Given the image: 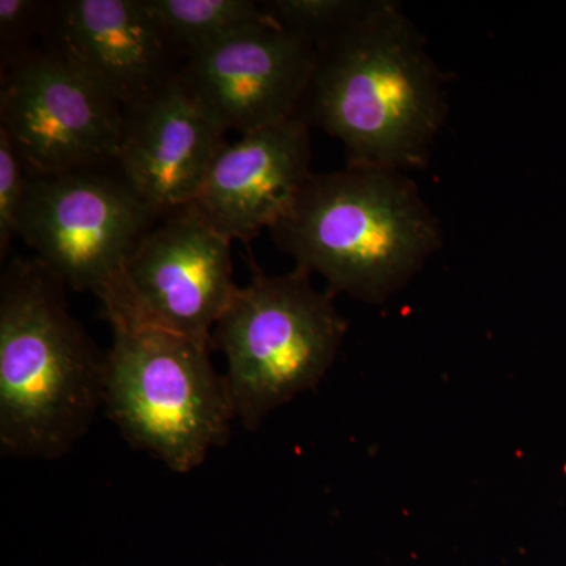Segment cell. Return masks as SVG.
<instances>
[{"label":"cell","mask_w":566,"mask_h":566,"mask_svg":"<svg viewBox=\"0 0 566 566\" xmlns=\"http://www.w3.org/2000/svg\"><path fill=\"white\" fill-rule=\"evenodd\" d=\"M41 40L125 109L169 84L181 65L145 0L50 2Z\"/></svg>","instance_id":"obj_10"},{"label":"cell","mask_w":566,"mask_h":566,"mask_svg":"<svg viewBox=\"0 0 566 566\" xmlns=\"http://www.w3.org/2000/svg\"><path fill=\"white\" fill-rule=\"evenodd\" d=\"M25 178L28 174L9 134L0 128V256L3 262L9 259L11 241L17 237L18 211Z\"/></svg>","instance_id":"obj_16"},{"label":"cell","mask_w":566,"mask_h":566,"mask_svg":"<svg viewBox=\"0 0 566 566\" xmlns=\"http://www.w3.org/2000/svg\"><path fill=\"white\" fill-rule=\"evenodd\" d=\"M177 77L125 109L117 169L159 218L189 207L229 142Z\"/></svg>","instance_id":"obj_12"},{"label":"cell","mask_w":566,"mask_h":566,"mask_svg":"<svg viewBox=\"0 0 566 566\" xmlns=\"http://www.w3.org/2000/svg\"><path fill=\"white\" fill-rule=\"evenodd\" d=\"M65 283L35 255L0 279V447L54 461L87 434L104 405L106 354L71 315Z\"/></svg>","instance_id":"obj_2"},{"label":"cell","mask_w":566,"mask_h":566,"mask_svg":"<svg viewBox=\"0 0 566 566\" xmlns=\"http://www.w3.org/2000/svg\"><path fill=\"white\" fill-rule=\"evenodd\" d=\"M238 289L232 243L185 207L142 238L102 300L103 316L111 327H155L211 348Z\"/></svg>","instance_id":"obj_7"},{"label":"cell","mask_w":566,"mask_h":566,"mask_svg":"<svg viewBox=\"0 0 566 566\" xmlns=\"http://www.w3.org/2000/svg\"><path fill=\"white\" fill-rule=\"evenodd\" d=\"M378 0H266L268 18L315 48L367 17Z\"/></svg>","instance_id":"obj_14"},{"label":"cell","mask_w":566,"mask_h":566,"mask_svg":"<svg viewBox=\"0 0 566 566\" xmlns=\"http://www.w3.org/2000/svg\"><path fill=\"white\" fill-rule=\"evenodd\" d=\"M50 2L40 0H0V61L2 69L17 62L35 46L32 40L43 35Z\"/></svg>","instance_id":"obj_15"},{"label":"cell","mask_w":566,"mask_h":566,"mask_svg":"<svg viewBox=\"0 0 566 566\" xmlns=\"http://www.w3.org/2000/svg\"><path fill=\"white\" fill-rule=\"evenodd\" d=\"M159 219L117 166L28 175L17 237L66 289L102 301Z\"/></svg>","instance_id":"obj_6"},{"label":"cell","mask_w":566,"mask_h":566,"mask_svg":"<svg viewBox=\"0 0 566 566\" xmlns=\"http://www.w3.org/2000/svg\"><path fill=\"white\" fill-rule=\"evenodd\" d=\"M182 59L264 20L253 0H145Z\"/></svg>","instance_id":"obj_13"},{"label":"cell","mask_w":566,"mask_h":566,"mask_svg":"<svg viewBox=\"0 0 566 566\" xmlns=\"http://www.w3.org/2000/svg\"><path fill=\"white\" fill-rule=\"evenodd\" d=\"M0 128L32 177L115 166L125 107L57 55L35 48L2 69Z\"/></svg>","instance_id":"obj_8"},{"label":"cell","mask_w":566,"mask_h":566,"mask_svg":"<svg viewBox=\"0 0 566 566\" xmlns=\"http://www.w3.org/2000/svg\"><path fill=\"white\" fill-rule=\"evenodd\" d=\"M311 166V125L296 115L227 144L189 207L230 243H251L289 212Z\"/></svg>","instance_id":"obj_11"},{"label":"cell","mask_w":566,"mask_h":566,"mask_svg":"<svg viewBox=\"0 0 566 566\" xmlns=\"http://www.w3.org/2000/svg\"><path fill=\"white\" fill-rule=\"evenodd\" d=\"M447 80L401 3L378 0L316 48L297 115L340 140L349 166L424 169L449 114Z\"/></svg>","instance_id":"obj_1"},{"label":"cell","mask_w":566,"mask_h":566,"mask_svg":"<svg viewBox=\"0 0 566 566\" xmlns=\"http://www.w3.org/2000/svg\"><path fill=\"white\" fill-rule=\"evenodd\" d=\"M270 234L297 270L326 279L334 296L368 304L400 292L444 243L408 174L349 164L312 175Z\"/></svg>","instance_id":"obj_3"},{"label":"cell","mask_w":566,"mask_h":566,"mask_svg":"<svg viewBox=\"0 0 566 566\" xmlns=\"http://www.w3.org/2000/svg\"><path fill=\"white\" fill-rule=\"evenodd\" d=\"M315 62L311 41L264 17L186 55L175 77L222 132L245 136L296 117Z\"/></svg>","instance_id":"obj_9"},{"label":"cell","mask_w":566,"mask_h":566,"mask_svg":"<svg viewBox=\"0 0 566 566\" xmlns=\"http://www.w3.org/2000/svg\"><path fill=\"white\" fill-rule=\"evenodd\" d=\"M104 409L129 446L188 474L232 436L223 376L208 346L155 327H112Z\"/></svg>","instance_id":"obj_4"},{"label":"cell","mask_w":566,"mask_h":566,"mask_svg":"<svg viewBox=\"0 0 566 566\" xmlns=\"http://www.w3.org/2000/svg\"><path fill=\"white\" fill-rule=\"evenodd\" d=\"M348 323L334 294L311 274L253 271L212 331L211 348L227 357L223 375L234 417L256 430L271 412L318 385L344 342Z\"/></svg>","instance_id":"obj_5"}]
</instances>
